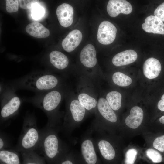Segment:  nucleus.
<instances>
[{
	"label": "nucleus",
	"mask_w": 164,
	"mask_h": 164,
	"mask_svg": "<svg viewBox=\"0 0 164 164\" xmlns=\"http://www.w3.org/2000/svg\"><path fill=\"white\" fill-rule=\"evenodd\" d=\"M69 86L67 84L43 93L36 94L32 97L24 98L23 100L41 109L48 118L46 125L53 128H60L61 119L65 112L59 110Z\"/></svg>",
	"instance_id": "obj_1"
},
{
	"label": "nucleus",
	"mask_w": 164,
	"mask_h": 164,
	"mask_svg": "<svg viewBox=\"0 0 164 164\" xmlns=\"http://www.w3.org/2000/svg\"><path fill=\"white\" fill-rule=\"evenodd\" d=\"M15 91L28 90L36 94L45 92L67 84L64 79L50 72H33L9 82Z\"/></svg>",
	"instance_id": "obj_2"
},
{
	"label": "nucleus",
	"mask_w": 164,
	"mask_h": 164,
	"mask_svg": "<svg viewBox=\"0 0 164 164\" xmlns=\"http://www.w3.org/2000/svg\"><path fill=\"white\" fill-rule=\"evenodd\" d=\"M59 128L46 126L40 131L41 138L38 150L43 155L47 164H59L70 151L59 138Z\"/></svg>",
	"instance_id": "obj_3"
},
{
	"label": "nucleus",
	"mask_w": 164,
	"mask_h": 164,
	"mask_svg": "<svg viewBox=\"0 0 164 164\" xmlns=\"http://www.w3.org/2000/svg\"><path fill=\"white\" fill-rule=\"evenodd\" d=\"M64 99L66 111L61 128L67 134H69L82 123L89 113L80 102L76 94L69 87L66 91Z\"/></svg>",
	"instance_id": "obj_4"
},
{
	"label": "nucleus",
	"mask_w": 164,
	"mask_h": 164,
	"mask_svg": "<svg viewBox=\"0 0 164 164\" xmlns=\"http://www.w3.org/2000/svg\"><path fill=\"white\" fill-rule=\"evenodd\" d=\"M41 138L35 114L26 111L23 117L22 131L15 148L19 152L38 149Z\"/></svg>",
	"instance_id": "obj_5"
},
{
	"label": "nucleus",
	"mask_w": 164,
	"mask_h": 164,
	"mask_svg": "<svg viewBox=\"0 0 164 164\" xmlns=\"http://www.w3.org/2000/svg\"><path fill=\"white\" fill-rule=\"evenodd\" d=\"M8 84L0 91V125L6 127L18 114L22 101Z\"/></svg>",
	"instance_id": "obj_6"
},
{
	"label": "nucleus",
	"mask_w": 164,
	"mask_h": 164,
	"mask_svg": "<svg viewBox=\"0 0 164 164\" xmlns=\"http://www.w3.org/2000/svg\"><path fill=\"white\" fill-rule=\"evenodd\" d=\"M77 86V98L89 113H94L100 92V87L88 77L78 76Z\"/></svg>",
	"instance_id": "obj_7"
},
{
	"label": "nucleus",
	"mask_w": 164,
	"mask_h": 164,
	"mask_svg": "<svg viewBox=\"0 0 164 164\" xmlns=\"http://www.w3.org/2000/svg\"><path fill=\"white\" fill-rule=\"evenodd\" d=\"M79 58L80 63L86 69L82 74L79 76H86L100 86V80L103 75L95 69L97 60L94 46L90 44L86 45L81 51Z\"/></svg>",
	"instance_id": "obj_8"
},
{
	"label": "nucleus",
	"mask_w": 164,
	"mask_h": 164,
	"mask_svg": "<svg viewBox=\"0 0 164 164\" xmlns=\"http://www.w3.org/2000/svg\"><path fill=\"white\" fill-rule=\"evenodd\" d=\"M95 118L94 122H99L103 119L111 123H116L118 120L116 114L109 105L100 91L98 98L97 107L94 113Z\"/></svg>",
	"instance_id": "obj_9"
},
{
	"label": "nucleus",
	"mask_w": 164,
	"mask_h": 164,
	"mask_svg": "<svg viewBox=\"0 0 164 164\" xmlns=\"http://www.w3.org/2000/svg\"><path fill=\"white\" fill-rule=\"evenodd\" d=\"M49 57L50 63L54 68V70L60 73L63 77H67L71 75L67 70L69 60L65 54L54 50L50 53Z\"/></svg>",
	"instance_id": "obj_10"
},
{
	"label": "nucleus",
	"mask_w": 164,
	"mask_h": 164,
	"mask_svg": "<svg viewBox=\"0 0 164 164\" xmlns=\"http://www.w3.org/2000/svg\"><path fill=\"white\" fill-rule=\"evenodd\" d=\"M117 32V29L112 23L107 21H103L98 28L97 39L101 44H110L115 40Z\"/></svg>",
	"instance_id": "obj_11"
},
{
	"label": "nucleus",
	"mask_w": 164,
	"mask_h": 164,
	"mask_svg": "<svg viewBox=\"0 0 164 164\" xmlns=\"http://www.w3.org/2000/svg\"><path fill=\"white\" fill-rule=\"evenodd\" d=\"M107 9L109 16L115 17L122 13L129 14L132 10L131 4L125 0H110L107 4Z\"/></svg>",
	"instance_id": "obj_12"
},
{
	"label": "nucleus",
	"mask_w": 164,
	"mask_h": 164,
	"mask_svg": "<svg viewBox=\"0 0 164 164\" xmlns=\"http://www.w3.org/2000/svg\"><path fill=\"white\" fill-rule=\"evenodd\" d=\"M56 14L60 25L67 27L72 24L74 17V9L70 4L63 3L57 8Z\"/></svg>",
	"instance_id": "obj_13"
},
{
	"label": "nucleus",
	"mask_w": 164,
	"mask_h": 164,
	"mask_svg": "<svg viewBox=\"0 0 164 164\" xmlns=\"http://www.w3.org/2000/svg\"><path fill=\"white\" fill-rule=\"evenodd\" d=\"M94 141L96 149L98 151L101 155L105 159L113 160L116 155L114 148L108 141L100 138L97 134V136Z\"/></svg>",
	"instance_id": "obj_14"
},
{
	"label": "nucleus",
	"mask_w": 164,
	"mask_h": 164,
	"mask_svg": "<svg viewBox=\"0 0 164 164\" xmlns=\"http://www.w3.org/2000/svg\"><path fill=\"white\" fill-rule=\"evenodd\" d=\"M142 27L145 32L148 33L164 34V23L155 16L150 15L147 17Z\"/></svg>",
	"instance_id": "obj_15"
},
{
	"label": "nucleus",
	"mask_w": 164,
	"mask_h": 164,
	"mask_svg": "<svg viewBox=\"0 0 164 164\" xmlns=\"http://www.w3.org/2000/svg\"><path fill=\"white\" fill-rule=\"evenodd\" d=\"M82 39L81 31L78 29L73 30L70 32L63 40L62 47L66 52H71L78 46Z\"/></svg>",
	"instance_id": "obj_16"
},
{
	"label": "nucleus",
	"mask_w": 164,
	"mask_h": 164,
	"mask_svg": "<svg viewBox=\"0 0 164 164\" xmlns=\"http://www.w3.org/2000/svg\"><path fill=\"white\" fill-rule=\"evenodd\" d=\"M143 69L145 77L152 79L156 78L159 75L161 70V65L158 60L151 57L145 61Z\"/></svg>",
	"instance_id": "obj_17"
},
{
	"label": "nucleus",
	"mask_w": 164,
	"mask_h": 164,
	"mask_svg": "<svg viewBox=\"0 0 164 164\" xmlns=\"http://www.w3.org/2000/svg\"><path fill=\"white\" fill-rule=\"evenodd\" d=\"M137 54L132 50H128L120 52L114 56L112 62L117 67L127 65L134 62L137 59Z\"/></svg>",
	"instance_id": "obj_18"
},
{
	"label": "nucleus",
	"mask_w": 164,
	"mask_h": 164,
	"mask_svg": "<svg viewBox=\"0 0 164 164\" xmlns=\"http://www.w3.org/2000/svg\"><path fill=\"white\" fill-rule=\"evenodd\" d=\"M143 118V112L139 107L135 106L130 110V114L125 120L127 126L132 129L138 128L141 124Z\"/></svg>",
	"instance_id": "obj_19"
},
{
	"label": "nucleus",
	"mask_w": 164,
	"mask_h": 164,
	"mask_svg": "<svg viewBox=\"0 0 164 164\" xmlns=\"http://www.w3.org/2000/svg\"><path fill=\"white\" fill-rule=\"evenodd\" d=\"M26 31L31 36L39 38H46L50 35L49 30L38 22H32L28 24L26 28Z\"/></svg>",
	"instance_id": "obj_20"
},
{
	"label": "nucleus",
	"mask_w": 164,
	"mask_h": 164,
	"mask_svg": "<svg viewBox=\"0 0 164 164\" xmlns=\"http://www.w3.org/2000/svg\"><path fill=\"white\" fill-rule=\"evenodd\" d=\"M18 153L14 149L0 150V164H22Z\"/></svg>",
	"instance_id": "obj_21"
},
{
	"label": "nucleus",
	"mask_w": 164,
	"mask_h": 164,
	"mask_svg": "<svg viewBox=\"0 0 164 164\" xmlns=\"http://www.w3.org/2000/svg\"><path fill=\"white\" fill-rule=\"evenodd\" d=\"M22 164H47L44 157L39 155L34 151L21 152Z\"/></svg>",
	"instance_id": "obj_22"
},
{
	"label": "nucleus",
	"mask_w": 164,
	"mask_h": 164,
	"mask_svg": "<svg viewBox=\"0 0 164 164\" xmlns=\"http://www.w3.org/2000/svg\"><path fill=\"white\" fill-rule=\"evenodd\" d=\"M109 105L114 111L119 110L121 105L122 95L117 91H111L108 92L104 97Z\"/></svg>",
	"instance_id": "obj_23"
},
{
	"label": "nucleus",
	"mask_w": 164,
	"mask_h": 164,
	"mask_svg": "<svg viewBox=\"0 0 164 164\" xmlns=\"http://www.w3.org/2000/svg\"><path fill=\"white\" fill-rule=\"evenodd\" d=\"M111 79L114 84L120 87L128 86L132 82V80L129 76L119 71L112 74Z\"/></svg>",
	"instance_id": "obj_24"
},
{
	"label": "nucleus",
	"mask_w": 164,
	"mask_h": 164,
	"mask_svg": "<svg viewBox=\"0 0 164 164\" xmlns=\"http://www.w3.org/2000/svg\"><path fill=\"white\" fill-rule=\"evenodd\" d=\"M146 153L147 156L154 163H160L162 161V157L161 155L153 149L150 148L147 149Z\"/></svg>",
	"instance_id": "obj_25"
},
{
	"label": "nucleus",
	"mask_w": 164,
	"mask_h": 164,
	"mask_svg": "<svg viewBox=\"0 0 164 164\" xmlns=\"http://www.w3.org/2000/svg\"><path fill=\"white\" fill-rule=\"evenodd\" d=\"M137 151L134 148L128 149L126 152L125 160V164H134L136 159Z\"/></svg>",
	"instance_id": "obj_26"
},
{
	"label": "nucleus",
	"mask_w": 164,
	"mask_h": 164,
	"mask_svg": "<svg viewBox=\"0 0 164 164\" xmlns=\"http://www.w3.org/2000/svg\"><path fill=\"white\" fill-rule=\"evenodd\" d=\"M5 1L6 10L8 12H14L18 11L19 5L18 0H6Z\"/></svg>",
	"instance_id": "obj_27"
},
{
	"label": "nucleus",
	"mask_w": 164,
	"mask_h": 164,
	"mask_svg": "<svg viewBox=\"0 0 164 164\" xmlns=\"http://www.w3.org/2000/svg\"><path fill=\"white\" fill-rule=\"evenodd\" d=\"M11 147V143L8 137L6 135L0 132V150L8 149Z\"/></svg>",
	"instance_id": "obj_28"
},
{
	"label": "nucleus",
	"mask_w": 164,
	"mask_h": 164,
	"mask_svg": "<svg viewBox=\"0 0 164 164\" xmlns=\"http://www.w3.org/2000/svg\"><path fill=\"white\" fill-rule=\"evenodd\" d=\"M153 147L161 152H164V135L157 137L154 140Z\"/></svg>",
	"instance_id": "obj_29"
},
{
	"label": "nucleus",
	"mask_w": 164,
	"mask_h": 164,
	"mask_svg": "<svg viewBox=\"0 0 164 164\" xmlns=\"http://www.w3.org/2000/svg\"><path fill=\"white\" fill-rule=\"evenodd\" d=\"M18 1L20 7L25 9L31 8L35 4L38 3L39 2V1L36 0H19Z\"/></svg>",
	"instance_id": "obj_30"
},
{
	"label": "nucleus",
	"mask_w": 164,
	"mask_h": 164,
	"mask_svg": "<svg viewBox=\"0 0 164 164\" xmlns=\"http://www.w3.org/2000/svg\"><path fill=\"white\" fill-rule=\"evenodd\" d=\"M154 15L164 22V2L159 5L154 12Z\"/></svg>",
	"instance_id": "obj_31"
},
{
	"label": "nucleus",
	"mask_w": 164,
	"mask_h": 164,
	"mask_svg": "<svg viewBox=\"0 0 164 164\" xmlns=\"http://www.w3.org/2000/svg\"><path fill=\"white\" fill-rule=\"evenodd\" d=\"M43 14V9L41 7L35 6L32 9V15L34 18L36 19L40 18L42 16Z\"/></svg>",
	"instance_id": "obj_32"
},
{
	"label": "nucleus",
	"mask_w": 164,
	"mask_h": 164,
	"mask_svg": "<svg viewBox=\"0 0 164 164\" xmlns=\"http://www.w3.org/2000/svg\"><path fill=\"white\" fill-rule=\"evenodd\" d=\"M68 152L64 156L59 164H73L72 161L69 159Z\"/></svg>",
	"instance_id": "obj_33"
},
{
	"label": "nucleus",
	"mask_w": 164,
	"mask_h": 164,
	"mask_svg": "<svg viewBox=\"0 0 164 164\" xmlns=\"http://www.w3.org/2000/svg\"><path fill=\"white\" fill-rule=\"evenodd\" d=\"M157 107L159 110L162 111H164V94L162 96L161 99L158 102Z\"/></svg>",
	"instance_id": "obj_34"
},
{
	"label": "nucleus",
	"mask_w": 164,
	"mask_h": 164,
	"mask_svg": "<svg viewBox=\"0 0 164 164\" xmlns=\"http://www.w3.org/2000/svg\"><path fill=\"white\" fill-rule=\"evenodd\" d=\"M159 121L161 123L164 124V116L160 117L159 119Z\"/></svg>",
	"instance_id": "obj_35"
}]
</instances>
